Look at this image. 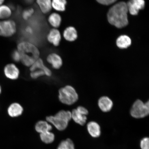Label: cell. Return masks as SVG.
Wrapping results in <instances>:
<instances>
[{"mask_svg":"<svg viewBox=\"0 0 149 149\" xmlns=\"http://www.w3.org/2000/svg\"><path fill=\"white\" fill-rule=\"evenodd\" d=\"M26 2L27 3H31L32 2L33 0H25Z\"/></svg>","mask_w":149,"mask_h":149,"instance_id":"obj_34","label":"cell"},{"mask_svg":"<svg viewBox=\"0 0 149 149\" xmlns=\"http://www.w3.org/2000/svg\"><path fill=\"white\" fill-rule=\"evenodd\" d=\"M37 70H42L45 74V75L48 77H50L52 75L51 70L45 65L43 61L40 58L35 61L30 68L31 72Z\"/></svg>","mask_w":149,"mask_h":149,"instance_id":"obj_12","label":"cell"},{"mask_svg":"<svg viewBox=\"0 0 149 149\" xmlns=\"http://www.w3.org/2000/svg\"><path fill=\"white\" fill-rule=\"evenodd\" d=\"M48 23L54 29H58L60 26L62 22V18L58 13H52L48 16Z\"/></svg>","mask_w":149,"mask_h":149,"instance_id":"obj_15","label":"cell"},{"mask_svg":"<svg viewBox=\"0 0 149 149\" xmlns=\"http://www.w3.org/2000/svg\"><path fill=\"white\" fill-rule=\"evenodd\" d=\"M46 60L51 65L52 68L56 70L60 68L63 64L62 59L61 56L55 53L49 54L47 57Z\"/></svg>","mask_w":149,"mask_h":149,"instance_id":"obj_9","label":"cell"},{"mask_svg":"<svg viewBox=\"0 0 149 149\" xmlns=\"http://www.w3.org/2000/svg\"><path fill=\"white\" fill-rule=\"evenodd\" d=\"M126 3L120 2L110 9L107 14L108 21L112 25L118 28L126 26L128 24Z\"/></svg>","mask_w":149,"mask_h":149,"instance_id":"obj_1","label":"cell"},{"mask_svg":"<svg viewBox=\"0 0 149 149\" xmlns=\"http://www.w3.org/2000/svg\"><path fill=\"white\" fill-rule=\"evenodd\" d=\"M34 12V9L33 8L26 9L22 13V17L24 20H28L33 16Z\"/></svg>","mask_w":149,"mask_h":149,"instance_id":"obj_25","label":"cell"},{"mask_svg":"<svg viewBox=\"0 0 149 149\" xmlns=\"http://www.w3.org/2000/svg\"><path fill=\"white\" fill-rule=\"evenodd\" d=\"M58 98L63 104L68 105H73L79 99V95L74 87L70 85H66L59 91Z\"/></svg>","mask_w":149,"mask_h":149,"instance_id":"obj_2","label":"cell"},{"mask_svg":"<svg viewBox=\"0 0 149 149\" xmlns=\"http://www.w3.org/2000/svg\"><path fill=\"white\" fill-rule=\"evenodd\" d=\"M17 51L20 55L32 58L35 60H37L40 58V51L32 43L26 41L19 42L17 46Z\"/></svg>","mask_w":149,"mask_h":149,"instance_id":"obj_3","label":"cell"},{"mask_svg":"<svg viewBox=\"0 0 149 149\" xmlns=\"http://www.w3.org/2000/svg\"><path fill=\"white\" fill-rule=\"evenodd\" d=\"M12 57L13 59L16 62H19L21 60V55L17 50L13 52L12 54Z\"/></svg>","mask_w":149,"mask_h":149,"instance_id":"obj_28","label":"cell"},{"mask_svg":"<svg viewBox=\"0 0 149 149\" xmlns=\"http://www.w3.org/2000/svg\"><path fill=\"white\" fill-rule=\"evenodd\" d=\"M77 111L80 113L84 115L87 116L88 114V111L86 108L82 107V106H79L76 109Z\"/></svg>","mask_w":149,"mask_h":149,"instance_id":"obj_29","label":"cell"},{"mask_svg":"<svg viewBox=\"0 0 149 149\" xmlns=\"http://www.w3.org/2000/svg\"><path fill=\"white\" fill-rule=\"evenodd\" d=\"M98 3L104 5H109L115 2L117 0H96Z\"/></svg>","mask_w":149,"mask_h":149,"instance_id":"obj_30","label":"cell"},{"mask_svg":"<svg viewBox=\"0 0 149 149\" xmlns=\"http://www.w3.org/2000/svg\"><path fill=\"white\" fill-rule=\"evenodd\" d=\"M16 31V24L13 20L0 21V36L5 37L12 36Z\"/></svg>","mask_w":149,"mask_h":149,"instance_id":"obj_5","label":"cell"},{"mask_svg":"<svg viewBox=\"0 0 149 149\" xmlns=\"http://www.w3.org/2000/svg\"><path fill=\"white\" fill-rule=\"evenodd\" d=\"M57 149H69L68 145L66 140L61 141Z\"/></svg>","mask_w":149,"mask_h":149,"instance_id":"obj_31","label":"cell"},{"mask_svg":"<svg viewBox=\"0 0 149 149\" xmlns=\"http://www.w3.org/2000/svg\"><path fill=\"white\" fill-rule=\"evenodd\" d=\"M72 119L76 123L83 126L86 122V116L78 112L76 109H74L71 112Z\"/></svg>","mask_w":149,"mask_h":149,"instance_id":"obj_19","label":"cell"},{"mask_svg":"<svg viewBox=\"0 0 149 149\" xmlns=\"http://www.w3.org/2000/svg\"><path fill=\"white\" fill-rule=\"evenodd\" d=\"M25 31L27 34L31 35L33 33V30L32 28L31 27H28L25 29Z\"/></svg>","mask_w":149,"mask_h":149,"instance_id":"obj_33","label":"cell"},{"mask_svg":"<svg viewBox=\"0 0 149 149\" xmlns=\"http://www.w3.org/2000/svg\"><path fill=\"white\" fill-rule=\"evenodd\" d=\"M40 138L43 142L50 144L54 140L55 135L51 132H47L40 134Z\"/></svg>","mask_w":149,"mask_h":149,"instance_id":"obj_22","label":"cell"},{"mask_svg":"<svg viewBox=\"0 0 149 149\" xmlns=\"http://www.w3.org/2000/svg\"><path fill=\"white\" fill-rule=\"evenodd\" d=\"M46 38L47 41L52 45L55 47L58 46L61 40L60 31L57 29L53 28L48 32Z\"/></svg>","mask_w":149,"mask_h":149,"instance_id":"obj_7","label":"cell"},{"mask_svg":"<svg viewBox=\"0 0 149 149\" xmlns=\"http://www.w3.org/2000/svg\"><path fill=\"white\" fill-rule=\"evenodd\" d=\"M130 114L136 118H141L149 115V100L144 103L140 100L134 102L130 109Z\"/></svg>","mask_w":149,"mask_h":149,"instance_id":"obj_4","label":"cell"},{"mask_svg":"<svg viewBox=\"0 0 149 149\" xmlns=\"http://www.w3.org/2000/svg\"><path fill=\"white\" fill-rule=\"evenodd\" d=\"M68 145L69 149H75L74 143L72 140L68 139L66 140Z\"/></svg>","mask_w":149,"mask_h":149,"instance_id":"obj_32","label":"cell"},{"mask_svg":"<svg viewBox=\"0 0 149 149\" xmlns=\"http://www.w3.org/2000/svg\"><path fill=\"white\" fill-rule=\"evenodd\" d=\"M23 111V109L20 104L13 103L9 106L8 109L9 115L11 117H17L21 115Z\"/></svg>","mask_w":149,"mask_h":149,"instance_id":"obj_16","label":"cell"},{"mask_svg":"<svg viewBox=\"0 0 149 149\" xmlns=\"http://www.w3.org/2000/svg\"><path fill=\"white\" fill-rule=\"evenodd\" d=\"M117 45L122 49L127 48L131 44V40L129 37L126 35H122L117 39Z\"/></svg>","mask_w":149,"mask_h":149,"instance_id":"obj_21","label":"cell"},{"mask_svg":"<svg viewBox=\"0 0 149 149\" xmlns=\"http://www.w3.org/2000/svg\"><path fill=\"white\" fill-rule=\"evenodd\" d=\"M87 129L89 134L94 138L100 136L101 134L100 126L97 123L94 121H91L87 125Z\"/></svg>","mask_w":149,"mask_h":149,"instance_id":"obj_14","label":"cell"},{"mask_svg":"<svg viewBox=\"0 0 149 149\" xmlns=\"http://www.w3.org/2000/svg\"><path fill=\"white\" fill-rule=\"evenodd\" d=\"M98 105L101 110L107 112L111 110L113 106V102L111 99L107 96L100 98L98 101Z\"/></svg>","mask_w":149,"mask_h":149,"instance_id":"obj_13","label":"cell"},{"mask_svg":"<svg viewBox=\"0 0 149 149\" xmlns=\"http://www.w3.org/2000/svg\"><path fill=\"white\" fill-rule=\"evenodd\" d=\"M6 76L12 80L17 79L19 76V70L15 65L10 64L6 65L4 70Z\"/></svg>","mask_w":149,"mask_h":149,"instance_id":"obj_10","label":"cell"},{"mask_svg":"<svg viewBox=\"0 0 149 149\" xmlns=\"http://www.w3.org/2000/svg\"><path fill=\"white\" fill-rule=\"evenodd\" d=\"M36 3L43 14H47L51 11L52 0H36Z\"/></svg>","mask_w":149,"mask_h":149,"instance_id":"obj_17","label":"cell"},{"mask_svg":"<svg viewBox=\"0 0 149 149\" xmlns=\"http://www.w3.org/2000/svg\"><path fill=\"white\" fill-rule=\"evenodd\" d=\"M12 14L11 9L7 5H3L0 6V19H5L10 17Z\"/></svg>","mask_w":149,"mask_h":149,"instance_id":"obj_23","label":"cell"},{"mask_svg":"<svg viewBox=\"0 0 149 149\" xmlns=\"http://www.w3.org/2000/svg\"><path fill=\"white\" fill-rule=\"evenodd\" d=\"M140 147L141 149H149V137H145L141 140Z\"/></svg>","mask_w":149,"mask_h":149,"instance_id":"obj_27","label":"cell"},{"mask_svg":"<svg viewBox=\"0 0 149 149\" xmlns=\"http://www.w3.org/2000/svg\"><path fill=\"white\" fill-rule=\"evenodd\" d=\"M35 128L37 132L41 134L50 132L52 129V127L47 121L40 120L36 123Z\"/></svg>","mask_w":149,"mask_h":149,"instance_id":"obj_18","label":"cell"},{"mask_svg":"<svg viewBox=\"0 0 149 149\" xmlns=\"http://www.w3.org/2000/svg\"><path fill=\"white\" fill-rule=\"evenodd\" d=\"M126 4L130 14L136 15L140 10L144 8L145 2L144 0H130Z\"/></svg>","mask_w":149,"mask_h":149,"instance_id":"obj_6","label":"cell"},{"mask_svg":"<svg viewBox=\"0 0 149 149\" xmlns=\"http://www.w3.org/2000/svg\"><path fill=\"white\" fill-rule=\"evenodd\" d=\"M46 120L47 122L53 125L58 130L60 131L66 129L68 125V122L55 115L47 117Z\"/></svg>","mask_w":149,"mask_h":149,"instance_id":"obj_8","label":"cell"},{"mask_svg":"<svg viewBox=\"0 0 149 149\" xmlns=\"http://www.w3.org/2000/svg\"><path fill=\"white\" fill-rule=\"evenodd\" d=\"M1 86H0V94H1Z\"/></svg>","mask_w":149,"mask_h":149,"instance_id":"obj_36","label":"cell"},{"mask_svg":"<svg viewBox=\"0 0 149 149\" xmlns=\"http://www.w3.org/2000/svg\"><path fill=\"white\" fill-rule=\"evenodd\" d=\"M4 0H0V5H1L4 2Z\"/></svg>","mask_w":149,"mask_h":149,"instance_id":"obj_35","label":"cell"},{"mask_svg":"<svg viewBox=\"0 0 149 149\" xmlns=\"http://www.w3.org/2000/svg\"><path fill=\"white\" fill-rule=\"evenodd\" d=\"M63 35L65 40L69 42L75 41L78 37L77 30L72 26L66 28L63 31Z\"/></svg>","mask_w":149,"mask_h":149,"instance_id":"obj_11","label":"cell"},{"mask_svg":"<svg viewBox=\"0 0 149 149\" xmlns=\"http://www.w3.org/2000/svg\"><path fill=\"white\" fill-rule=\"evenodd\" d=\"M55 115L68 122L72 119L71 112L68 111H59Z\"/></svg>","mask_w":149,"mask_h":149,"instance_id":"obj_24","label":"cell"},{"mask_svg":"<svg viewBox=\"0 0 149 149\" xmlns=\"http://www.w3.org/2000/svg\"><path fill=\"white\" fill-rule=\"evenodd\" d=\"M30 75L32 79H36L41 77V76L45 75V74L42 70H37L33 71L31 72Z\"/></svg>","mask_w":149,"mask_h":149,"instance_id":"obj_26","label":"cell"},{"mask_svg":"<svg viewBox=\"0 0 149 149\" xmlns=\"http://www.w3.org/2000/svg\"><path fill=\"white\" fill-rule=\"evenodd\" d=\"M52 8L58 12H64L66 10V0H52Z\"/></svg>","mask_w":149,"mask_h":149,"instance_id":"obj_20","label":"cell"}]
</instances>
